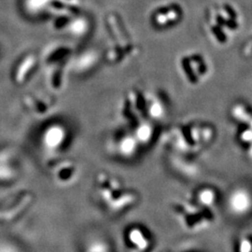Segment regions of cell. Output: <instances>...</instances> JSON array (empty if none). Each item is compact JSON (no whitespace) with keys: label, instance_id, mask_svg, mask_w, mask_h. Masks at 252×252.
<instances>
[{"label":"cell","instance_id":"1","mask_svg":"<svg viewBox=\"0 0 252 252\" xmlns=\"http://www.w3.org/2000/svg\"><path fill=\"white\" fill-rule=\"evenodd\" d=\"M243 25L241 9L231 1H218L207 10L205 29L210 42L218 47L230 45L241 32Z\"/></svg>","mask_w":252,"mask_h":252},{"label":"cell","instance_id":"2","mask_svg":"<svg viewBox=\"0 0 252 252\" xmlns=\"http://www.w3.org/2000/svg\"><path fill=\"white\" fill-rule=\"evenodd\" d=\"M94 192L100 206L111 215H122L138 204L139 194L117 176L100 171L94 180Z\"/></svg>","mask_w":252,"mask_h":252},{"label":"cell","instance_id":"3","mask_svg":"<svg viewBox=\"0 0 252 252\" xmlns=\"http://www.w3.org/2000/svg\"><path fill=\"white\" fill-rule=\"evenodd\" d=\"M215 136L214 127L206 123H188L173 127L164 135V143L174 153H197L210 144Z\"/></svg>","mask_w":252,"mask_h":252},{"label":"cell","instance_id":"4","mask_svg":"<svg viewBox=\"0 0 252 252\" xmlns=\"http://www.w3.org/2000/svg\"><path fill=\"white\" fill-rule=\"evenodd\" d=\"M172 211L181 227L189 232L202 230L213 220L212 209L200 207L193 201H177Z\"/></svg>","mask_w":252,"mask_h":252},{"label":"cell","instance_id":"5","mask_svg":"<svg viewBox=\"0 0 252 252\" xmlns=\"http://www.w3.org/2000/svg\"><path fill=\"white\" fill-rule=\"evenodd\" d=\"M179 67L184 81L191 86L204 83L212 71L209 59L198 52H190L180 56Z\"/></svg>","mask_w":252,"mask_h":252},{"label":"cell","instance_id":"6","mask_svg":"<svg viewBox=\"0 0 252 252\" xmlns=\"http://www.w3.org/2000/svg\"><path fill=\"white\" fill-rule=\"evenodd\" d=\"M70 132L66 126L61 123H52L46 126L40 135V145L42 150L52 158L59 154L66 148L69 142Z\"/></svg>","mask_w":252,"mask_h":252},{"label":"cell","instance_id":"7","mask_svg":"<svg viewBox=\"0 0 252 252\" xmlns=\"http://www.w3.org/2000/svg\"><path fill=\"white\" fill-rule=\"evenodd\" d=\"M48 163V171L54 183L61 187H68L75 184L80 178V167L78 163L71 159L52 158Z\"/></svg>","mask_w":252,"mask_h":252},{"label":"cell","instance_id":"8","mask_svg":"<svg viewBox=\"0 0 252 252\" xmlns=\"http://www.w3.org/2000/svg\"><path fill=\"white\" fill-rule=\"evenodd\" d=\"M123 240L127 252H150L154 245L152 232L140 224L128 226L124 232Z\"/></svg>","mask_w":252,"mask_h":252},{"label":"cell","instance_id":"9","mask_svg":"<svg viewBox=\"0 0 252 252\" xmlns=\"http://www.w3.org/2000/svg\"><path fill=\"white\" fill-rule=\"evenodd\" d=\"M184 11L180 3L170 2L161 5L153 10L152 23L158 28L171 27L182 20Z\"/></svg>","mask_w":252,"mask_h":252},{"label":"cell","instance_id":"10","mask_svg":"<svg viewBox=\"0 0 252 252\" xmlns=\"http://www.w3.org/2000/svg\"><path fill=\"white\" fill-rule=\"evenodd\" d=\"M110 145L114 155L123 161L134 160L142 148L131 131L116 135Z\"/></svg>","mask_w":252,"mask_h":252},{"label":"cell","instance_id":"11","mask_svg":"<svg viewBox=\"0 0 252 252\" xmlns=\"http://www.w3.org/2000/svg\"><path fill=\"white\" fill-rule=\"evenodd\" d=\"M146 94L138 91H132L126 96L121 108V115L130 124L147 119L145 115Z\"/></svg>","mask_w":252,"mask_h":252},{"label":"cell","instance_id":"12","mask_svg":"<svg viewBox=\"0 0 252 252\" xmlns=\"http://www.w3.org/2000/svg\"><path fill=\"white\" fill-rule=\"evenodd\" d=\"M229 207L236 215L247 214L252 207V198L250 192L243 189L234 190L229 197Z\"/></svg>","mask_w":252,"mask_h":252},{"label":"cell","instance_id":"13","mask_svg":"<svg viewBox=\"0 0 252 252\" xmlns=\"http://www.w3.org/2000/svg\"><path fill=\"white\" fill-rule=\"evenodd\" d=\"M131 132L140 146L146 147L153 142L155 135V128L153 121L149 119H142L133 125Z\"/></svg>","mask_w":252,"mask_h":252},{"label":"cell","instance_id":"14","mask_svg":"<svg viewBox=\"0 0 252 252\" xmlns=\"http://www.w3.org/2000/svg\"><path fill=\"white\" fill-rule=\"evenodd\" d=\"M230 115L239 126L252 129V106L240 101L236 102L231 107Z\"/></svg>","mask_w":252,"mask_h":252},{"label":"cell","instance_id":"15","mask_svg":"<svg viewBox=\"0 0 252 252\" xmlns=\"http://www.w3.org/2000/svg\"><path fill=\"white\" fill-rule=\"evenodd\" d=\"M166 108L162 100L153 94H146L145 115L151 121H158L165 116Z\"/></svg>","mask_w":252,"mask_h":252},{"label":"cell","instance_id":"16","mask_svg":"<svg viewBox=\"0 0 252 252\" xmlns=\"http://www.w3.org/2000/svg\"><path fill=\"white\" fill-rule=\"evenodd\" d=\"M36 64V57L34 54H28L25 56L22 61L19 63L18 66L16 67L14 80L15 81L22 84L23 82L27 81L28 76L33 72Z\"/></svg>","mask_w":252,"mask_h":252},{"label":"cell","instance_id":"17","mask_svg":"<svg viewBox=\"0 0 252 252\" xmlns=\"http://www.w3.org/2000/svg\"><path fill=\"white\" fill-rule=\"evenodd\" d=\"M218 193L216 190L211 187H202L200 189L195 190L193 194L192 201L204 208L212 209L216 203Z\"/></svg>","mask_w":252,"mask_h":252},{"label":"cell","instance_id":"18","mask_svg":"<svg viewBox=\"0 0 252 252\" xmlns=\"http://www.w3.org/2000/svg\"><path fill=\"white\" fill-rule=\"evenodd\" d=\"M64 28H66L72 35L82 36L88 30L89 25H88V22L84 20V18H81V17L74 18V15H72L68 20Z\"/></svg>","mask_w":252,"mask_h":252},{"label":"cell","instance_id":"19","mask_svg":"<svg viewBox=\"0 0 252 252\" xmlns=\"http://www.w3.org/2000/svg\"><path fill=\"white\" fill-rule=\"evenodd\" d=\"M85 252H113V251L108 243L101 240H95L87 246Z\"/></svg>","mask_w":252,"mask_h":252},{"label":"cell","instance_id":"20","mask_svg":"<svg viewBox=\"0 0 252 252\" xmlns=\"http://www.w3.org/2000/svg\"><path fill=\"white\" fill-rule=\"evenodd\" d=\"M236 252H252V235L247 234L240 237L236 245Z\"/></svg>","mask_w":252,"mask_h":252},{"label":"cell","instance_id":"21","mask_svg":"<svg viewBox=\"0 0 252 252\" xmlns=\"http://www.w3.org/2000/svg\"><path fill=\"white\" fill-rule=\"evenodd\" d=\"M242 54L246 58L252 59V30L244 42Z\"/></svg>","mask_w":252,"mask_h":252},{"label":"cell","instance_id":"22","mask_svg":"<svg viewBox=\"0 0 252 252\" xmlns=\"http://www.w3.org/2000/svg\"><path fill=\"white\" fill-rule=\"evenodd\" d=\"M167 252V251H162V252Z\"/></svg>","mask_w":252,"mask_h":252}]
</instances>
